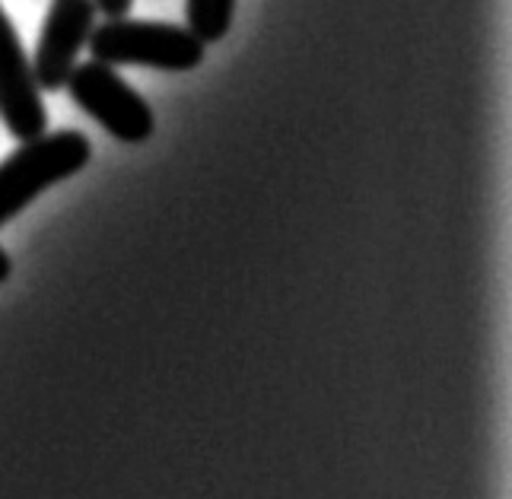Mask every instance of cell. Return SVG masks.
<instances>
[{"label": "cell", "instance_id": "1", "mask_svg": "<svg viewBox=\"0 0 512 499\" xmlns=\"http://www.w3.org/2000/svg\"><path fill=\"white\" fill-rule=\"evenodd\" d=\"M90 153V140L80 131H55L23 140V147L0 163V229L42 191L77 175L90 163Z\"/></svg>", "mask_w": 512, "mask_h": 499}, {"label": "cell", "instance_id": "2", "mask_svg": "<svg viewBox=\"0 0 512 499\" xmlns=\"http://www.w3.org/2000/svg\"><path fill=\"white\" fill-rule=\"evenodd\" d=\"M86 48L93 58L109 67H156L169 74L201 67L204 42L191 29L172 23H140V20H105L93 29Z\"/></svg>", "mask_w": 512, "mask_h": 499}, {"label": "cell", "instance_id": "3", "mask_svg": "<svg viewBox=\"0 0 512 499\" xmlns=\"http://www.w3.org/2000/svg\"><path fill=\"white\" fill-rule=\"evenodd\" d=\"M64 86L70 89V99L121 144H144L153 134L150 105L115 74V67L93 58L70 70Z\"/></svg>", "mask_w": 512, "mask_h": 499}, {"label": "cell", "instance_id": "4", "mask_svg": "<svg viewBox=\"0 0 512 499\" xmlns=\"http://www.w3.org/2000/svg\"><path fill=\"white\" fill-rule=\"evenodd\" d=\"M93 29H96L93 0H51L32 58V77L39 83V89H45V93L64 89L70 70L77 67L80 51L90 42Z\"/></svg>", "mask_w": 512, "mask_h": 499}, {"label": "cell", "instance_id": "5", "mask_svg": "<svg viewBox=\"0 0 512 499\" xmlns=\"http://www.w3.org/2000/svg\"><path fill=\"white\" fill-rule=\"evenodd\" d=\"M0 121L16 140L42 137L48 128L42 89L32 77V64L4 7H0Z\"/></svg>", "mask_w": 512, "mask_h": 499}, {"label": "cell", "instance_id": "6", "mask_svg": "<svg viewBox=\"0 0 512 499\" xmlns=\"http://www.w3.org/2000/svg\"><path fill=\"white\" fill-rule=\"evenodd\" d=\"M233 10L236 0H188V29L198 35L204 45L223 42V35L233 26Z\"/></svg>", "mask_w": 512, "mask_h": 499}, {"label": "cell", "instance_id": "7", "mask_svg": "<svg viewBox=\"0 0 512 499\" xmlns=\"http://www.w3.org/2000/svg\"><path fill=\"white\" fill-rule=\"evenodd\" d=\"M96 10L102 16H109V20H115V16H128L131 7H134V0H93Z\"/></svg>", "mask_w": 512, "mask_h": 499}, {"label": "cell", "instance_id": "8", "mask_svg": "<svg viewBox=\"0 0 512 499\" xmlns=\"http://www.w3.org/2000/svg\"><path fill=\"white\" fill-rule=\"evenodd\" d=\"M10 271H13V264H10V255L0 248V283H4L7 277H10Z\"/></svg>", "mask_w": 512, "mask_h": 499}]
</instances>
